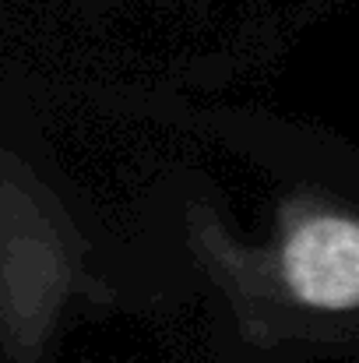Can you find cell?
I'll return each mask as SVG.
<instances>
[{
	"label": "cell",
	"mask_w": 359,
	"mask_h": 363,
	"mask_svg": "<svg viewBox=\"0 0 359 363\" xmlns=\"http://www.w3.org/2000/svg\"><path fill=\"white\" fill-rule=\"evenodd\" d=\"M282 282L310 311H359V219L307 212L289 226L278 254Z\"/></svg>",
	"instance_id": "6da1fadb"
}]
</instances>
